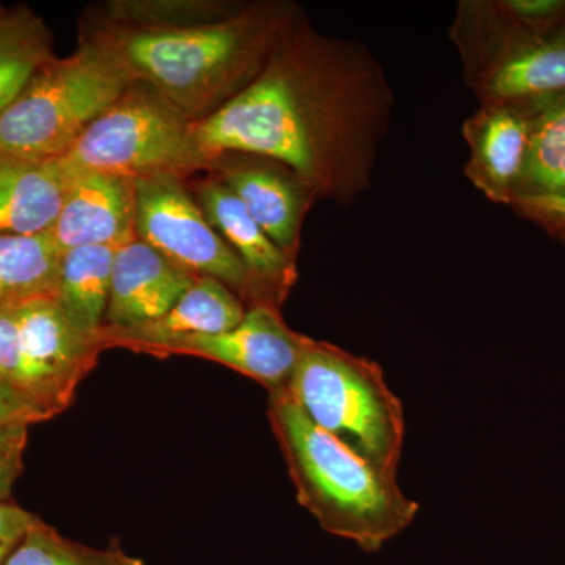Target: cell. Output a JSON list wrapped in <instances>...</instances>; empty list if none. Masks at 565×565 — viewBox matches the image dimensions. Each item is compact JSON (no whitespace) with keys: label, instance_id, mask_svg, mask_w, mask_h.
<instances>
[{"label":"cell","instance_id":"obj_1","mask_svg":"<svg viewBox=\"0 0 565 565\" xmlns=\"http://www.w3.org/2000/svg\"><path fill=\"white\" fill-rule=\"evenodd\" d=\"M394 103L373 52L316 31L300 9L258 77L193 134L211 167L225 154L263 156L316 199L349 206L373 185Z\"/></svg>","mask_w":565,"mask_h":565},{"label":"cell","instance_id":"obj_2","mask_svg":"<svg viewBox=\"0 0 565 565\" xmlns=\"http://www.w3.org/2000/svg\"><path fill=\"white\" fill-rule=\"evenodd\" d=\"M300 9L266 0L217 21L152 28L102 24L88 33L114 52L132 82L148 85L199 122L258 77Z\"/></svg>","mask_w":565,"mask_h":565},{"label":"cell","instance_id":"obj_3","mask_svg":"<svg viewBox=\"0 0 565 565\" xmlns=\"http://www.w3.org/2000/svg\"><path fill=\"white\" fill-rule=\"evenodd\" d=\"M267 414L297 501L323 531L374 553L411 526L419 505L401 490L397 476L353 455L316 426L285 390L269 393Z\"/></svg>","mask_w":565,"mask_h":565},{"label":"cell","instance_id":"obj_4","mask_svg":"<svg viewBox=\"0 0 565 565\" xmlns=\"http://www.w3.org/2000/svg\"><path fill=\"white\" fill-rule=\"evenodd\" d=\"M308 418L382 473L397 476L404 407L381 364L308 338L285 390Z\"/></svg>","mask_w":565,"mask_h":565},{"label":"cell","instance_id":"obj_5","mask_svg":"<svg viewBox=\"0 0 565 565\" xmlns=\"http://www.w3.org/2000/svg\"><path fill=\"white\" fill-rule=\"evenodd\" d=\"M132 81L102 40L85 33L65 58H51L0 115V152L61 159Z\"/></svg>","mask_w":565,"mask_h":565},{"label":"cell","instance_id":"obj_6","mask_svg":"<svg viewBox=\"0 0 565 565\" xmlns=\"http://www.w3.org/2000/svg\"><path fill=\"white\" fill-rule=\"evenodd\" d=\"M193 125L148 85L131 87L104 111L65 156L74 173H109L139 180L211 170Z\"/></svg>","mask_w":565,"mask_h":565},{"label":"cell","instance_id":"obj_7","mask_svg":"<svg viewBox=\"0 0 565 565\" xmlns=\"http://www.w3.org/2000/svg\"><path fill=\"white\" fill-rule=\"evenodd\" d=\"M134 192L136 232L140 241L189 274L222 281L245 307L259 303L250 274L189 195L184 178L177 174L139 178L134 180Z\"/></svg>","mask_w":565,"mask_h":565},{"label":"cell","instance_id":"obj_8","mask_svg":"<svg viewBox=\"0 0 565 565\" xmlns=\"http://www.w3.org/2000/svg\"><path fill=\"white\" fill-rule=\"evenodd\" d=\"M20 338L21 388L61 414L103 351L98 338L74 329L54 297L14 307Z\"/></svg>","mask_w":565,"mask_h":565},{"label":"cell","instance_id":"obj_9","mask_svg":"<svg viewBox=\"0 0 565 565\" xmlns=\"http://www.w3.org/2000/svg\"><path fill=\"white\" fill-rule=\"evenodd\" d=\"M308 337L294 332L280 308L269 303L247 307L243 321L228 332L174 341L158 355L185 353L232 367L269 390H286Z\"/></svg>","mask_w":565,"mask_h":565},{"label":"cell","instance_id":"obj_10","mask_svg":"<svg viewBox=\"0 0 565 565\" xmlns=\"http://www.w3.org/2000/svg\"><path fill=\"white\" fill-rule=\"evenodd\" d=\"M535 99L479 104L465 118L462 137L468 145L463 174L489 202L509 207L525 167Z\"/></svg>","mask_w":565,"mask_h":565},{"label":"cell","instance_id":"obj_11","mask_svg":"<svg viewBox=\"0 0 565 565\" xmlns=\"http://www.w3.org/2000/svg\"><path fill=\"white\" fill-rule=\"evenodd\" d=\"M218 178L289 258L297 262L302 228L316 195L288 167L253 154H225L212 162Z\"/></svg>","mask_w":565,"mask_h":565},{"label":"cell","instance_id":"obj_12","mask_svg":"<svg viewBox=\"0 0 565 565\" xmlns=\"http://www.w3.org/2000/svg\"><path fill=\"white\" fill-rule=\"evenodd\" d=\"M134 180L109 173H76L51 230L55 247H111L132 243L136 232Z\"/></svg>","mask_w":565,"mask_h":565},{"label":"cell","instance_id":"obj_13","mask_svg":"<svg viewBox=\"0 0 565 565\" xmlns=\"http://www.w3.org/2000/svg\"><path fill=\"white\" fill-rule=\"evenodd\" d=\"M195 193L206 221L250 274L259 303L280 308L297 280V262L277 247L215 174L199 181Z\"/></svg>","mask_w":565,"mask_h":565},{"label":"cell","instance_id":"obj_14","mask_svg":"<svg viewBox=\"0 0 565 565\" xmlns=\"http://www.w3.org/2000/svg\"><path fill=\"white\" fill-rule=\"evenodd\" d=\"M196 280L139 237L115 252L103 329L126 330L162 318Z\"/></svg>","mask_w":565,"mask_h":565},{"label":"cell","instance_id":"obj_15","mask_svg":"<svg viewBox=\"0 0 565 565\" xmlns=\"http://www.w3.org/2000/svg\"><path fill=\"white\" fill-rule=\"evenodd\" d=\"M245 303L222 281L196 277L191 288L162 318L126 330L103 329V348H131L156 353L192 337H211L228 332L243 321Z\"/></svg>","mask_w":565,"mask_h":565},{"label":"cell","instance_id":"obj_16","mask_svg":"<svg viewBox=\"0 0 565 565\" xmlns=\"http://www.w3.org/2000/svg\"><path fill=\"white\" fill-rule=\"evenodd\" d=\"M76 173L63 159L0 152V236L51 233Z\"/></svg>","mask_w":565,"mask_h":565},{"label":"cell","instance_id":"obj_17","mask_svg":"<svg viewBox=\"0 0 565 565\" xmlns=\"http://www.w3.org/2000/svg\"><path fill=\"white\" fill-rule=\"evenodd\" d=\"M479 104L537 99L565 92V22L505 52L471 85Z\"/></svg>","mask_w":565,"mask_h":565},{"label":"cell","instance_id":"obj_18","mask_svg":"<svg viewBox=\"0 0 565 565\" xmlns=\"http://www.w3.org/2000/svg\"><path fill=\"white\" fill-rule=\"evenodd\" d=\"M111 247H77L62 253L57 292L54 299L74 329L87 337L98 338L109 303Z\"/></svg>","mask_w":565,"mask_h":565},{"label":"cell","instance_id":"obj_19","mask_svg":"<svg viewBox=\"0 0 565 565\" xmlns=\"http://www.w3.org/2000/svg\"><path fill=\"white\" fill-rule=\"evenodd\" d=\"M54 57L52 33L40 17L24 6H0V115Z\"/></svg>","mask_w":565,"mask_h":565},{"label":"cell","instance_id":"obj_20","mask_svg":"<svg viewBox=\"0 0 565 565\" xmlns=\"http://www.w3.org/2000/svg\"><path fill=\"white\" fill-rule=\"evenodd\" d=\"M61 259L50 233L0 236V308L55 297Z\"/></svg>","mask_w":565,"mask_h":565},{"label":"cell","instance_id":"obj_21","mask_svg":"<svg viewBox=\"0 0 565 565\" xmlns=\"http://www.w3.org/2000/svg\"><path fill=\"white\" fill-rule=\"evenodd\" d=\"M565 196V92L535 99L533 128L516 199Z\"/></svg>","mask_w":565,"mask_h":565},{"label":"cell","instance_id":"obj_22","mask_svg":"<svg viewBox=\"0 0 565 565\" xmlns=\"http://www.w3.org/2000/svg\"><path fill=\"white\" fill-rule=\"evenodd\" d=\"M3 565H143L114 544L106 550L70 541L36 520Z\"/></svg>","mask_w":565,"mask_h":565},{"label":"cell","instance_id":"obj_23","mask_svg":"<svg viewBox=\"0 0 565 565\" xmlns=\"http://www.w3.org/2000/svg\"><path fill=\"white\" fill-rule=\"evenodd\" d=\"M243 6L230 2H111L106 7L103 24L152 28V25H184L232 17Z\"/></svg>","mask_w":565,"mask_h":565},{"label":"cell","instance_id":"obj_24","mask_svg":"<svg viewBox=\"0 0 565 565\" xmlns=\"http://www.w3.org/2000/svg\"><path fill=\"white\" fill-rule=\"evenodd\" d=\"M509 207L565 247V196H527L514 200Z\"/></svg>","mask_w":565,"mask_h":565},{"label":"cell","instance_id":"obj_25","mask_svg":"<svg viewBox=\"0 0 565 565\" xmlns=\"http://www.w3.org/2000/svg\"><path fill=\"white\" fill-rule=\"evenodd\" d=\"M55 415L46 405L0 382V430L14 426L29 427L31 424L47 422Z\"/></svg>","mask_w":565,"mask_h":565},{"label":"cell","instance_id":"obj_26","mask_svg":"<svg viewBox=\"0 0 565 565\" xmlns=\"http://www.w3.org/2000/svg\"><path fill=\"white\" fill-rule=\"evenodd\" d=\"M28 446V426L0 430V501L10 497L22 471V457Z\"/></svg>","mask_w":565,"mask_h":565},{"label":"cell","instance_id":"obj_27","mask_svg":"<svg viewBox=\"0 0 565 565\" xmlns=\"http://www.w3.org/2000/svg\"><path fill=\"white\" fill-rule=\"evenodd\" d=\"M0 382L22 392L20 338L14 307L0 308Z\"/></svg>","mask_w":565,"mask_h":565},{"label":"cell","instance_id":"obj_28","mask_svg":"<svg viewBox=\"0 0 565 565\" xmlns=\"http://www.w3.org/2000/svg\"><path fill=\"white\" fill-rule=\"evenodd\" d=\"M36 520L35 515L20 505L0 501V565L6 564Z\"/></svg>","mask_w":565,"mask_h":565}]
</instances>
